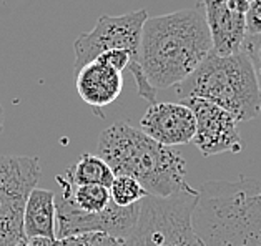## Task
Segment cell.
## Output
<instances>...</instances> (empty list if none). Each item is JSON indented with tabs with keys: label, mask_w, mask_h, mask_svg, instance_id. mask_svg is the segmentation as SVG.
Here are the masks:
<instances>
[{
	"label": "cell",
	"mask_w": 261,
	"mask_h": 246,
	"mask_svg": "<svg viewBox=\"0 0 261 246\" xmlns=\"http://www.w3.org/2000/svg\"><path fill=\"white\" fill-rule=\"evenodd\" d=\"M213 50L201 4L167 15L148 17L140 39L138 64L155 90L176 87Z\"/></svg>",
	"instance_id": "1"
},
{
	"label": "cell",
	"mask_w": 261,
	"mask_h": 246,
	"mask_svg": "<svg viewBox=\"0 0 261 246\" xmlns=\"http://www.w3.org/2000/svg\"><path fill=\"white\" fill-rule=\"evenodd\" d=\"M192 223L203 246H261V180L203 183Z\"/></svg>",
	"instance_id": "2"
},
{
	"label": "cell",
	"mask_w": 261,
	"mask_h": 246,
	"mask_svg": "<svg viewBox=\"0 0 261 246\" xmlns=\"http://www.w3.org/2000/svg\"><path fill=\"white\" fill-rule=\"evenodd\" d=\"M97 151L113 175L135 178L150 197L167 198L188 186L183 156L128 122H117L101 131Z\"/></svg>",
	"instance_id": "3"
},
{
	"label": "cell",
	"mask_w": 261,
	"mask_h": 246,
	"mask_svg": "<svg viewBox=\"0 0 261 246\" xmlns=\"http://www.w3.org/2000/svg\"><path fill=\"white\" fill-rule=\"evenodd\" d=\"M181 100L201 98L226 110L237 122H250L261 113V87L253 62L245 52L210 55L176 85Z\"/></svg>",
	"instance_id": "4"
},
{
	"label": "cell",
	"mask_w": 261,
	"mask_h": 246,
	"mask_svg": "<svg viewBox=\"0 0 261 246\" xmlns=\"http://www.w3.org/2000/svg\"><path fill=\"white\" fill-rule=\"evenodd\" d=\"M198 190L185 186L167 198L146 197L140 201L138 220L126 246H203L193 230L192 216Z\"/></svg>",
	"instance_id": "5"
},
{
	"label": "cell",
	"mask_w": 261,
	"mask_h": 246,
	"mask_svg": "<svg viewBox=\"0 0 261 246\" xmlns=\"http://www.w3.org/2000/svg\"><path fill=\"white\" fill-rule=\"evenodd\" d=\"M146 18H148L146 10L130 12L118 17L101 15L90 32L82 34L73 43L75 70L79 72L82 67L97 60L108 50H126L133 60L128 72H132L135 78L138 93L148 102H153L156 90L148 84L138 64L140 39H142V29Z\"/></svg>",
	"instance_id": "6"
},
{
	"label": "cell",
	"mask_w": 261,
	"mask_h": 246,
	"mask_svg": "<svg viewBox=\"0 0 261 246\" xmlns=\"http://www.w3.org/2000/svg\"><path fill=\"white\" fill-rule=\"evenodd\" d=\"M42 170L37 156L0 155V223L23 231V210Z\"/></svg>",
	"instance_id": "7"
},
{
	"label": "cell",
	"mask_w": 261,
	"mask_h": 246,
	"mask_svg": "<svg viewBox=\"0 0 261 246\" xmlns=\"http://www.w3.org/2000/svg\"><path fill=\"white\" fill-rule=\"evenodd\" d=\"M181 103L187 105L196 118L193 143L203 156L240 153L243 150L238 122L226 110L201 98H187L181 100Z\"/></svg>",
	"instance_id": "8"
},
{
	"label": "cell",
	"mask_w": 261,
	"mask_h": 246,
	"mask_svg": "<svg viewBox=\"0 0 261 246\" xmlns=\"http://www.w3.org/2000/svg\"><path fill=\"white\" fill-rule=\"evenodd\" d=\"M205 12L206 25L212 35L216 55H233L241 52L246 40L248 0H198Z\"/></svg>",
	"instance_id": "9"
},
{
	"label": "cell",
	"mask_w": 261,
	"mask_h": 246,
	"mask_svg": "<svg viewBox=\"0 0 261 246\" xmlns=\"http://www.w3.org/2000/svg\"><path fill=\"white\" fill-rule=\"evenodd\" d=\"M140 130L165 147H178L193 142L196 118L185 103H151L140 122Z\"/></svg>",
	"instance_id": "10"
},
{
	"label": "cell",
	"mask_w": 261,
	"mask_h": 246,
	"mask_svg": "<svg viewBox=\"0 0 261 246\" xmlns=\"http://www.w3.org/2000/svg\"><path fill=\"white\" fill-rule=\"evenodd\" d=\"M75 85L80 98L87 105L93 108H103L120 97L123 90V77L120 72L97 59L77 72Z\"/></svg>",
	"instance_id": "11"
},
{
	"label": "cell",
	"mask_w": 261,
	"mask_h": 246,
	"mask_svg": "<svg viewBox=\"0 0 261 246\" xmlns=\"http://www.w3.org/2000/svg\"><path fill=\"white\" fill-rule=\"evenodd\" d=\"M23 235L32 239H57V205L55 193L35 188L29 195L23 210Z\"/></svg>",
	"instance_id": "12"
},
{
	"label": "cell",
	"mask_w": 261,
	"mask_h": 246,
	"mask_svg": "<svg viewBox=\"0 0 261 246\" xmlns=\"http://www.w3.org/2000/svg\"><path fill=\"white\" fill-rule=\"evenodd\" d=\"M57 183L62 188V198L68 200L79 211L87 214H98L105 211L112 205L110 192L107 186L101 185H84L72 186L63 178L62 175H57Z\"/></svg>",
	"instance_id": "13"
},
{
	"label": "cell",
	"mask_w": 261,
	"mask_h": 246,
	"mask_svg": "<svg viewBox=\"0 0 261 246\" xmlns=\"http://www.w3.org/2000/svg\"><path fill=\"white\" fill-rule=\"evenodd\" d=\"M62 176L72 186L101 185L108 188L115 175L112 173L110 167H108L98 155L85 153V155H82V158L77 163H73Z\"/></svg>",
	"instance_id": "14"
},
{
	"label": "cell",
	"mask_w": 261,
	"mask_h": 246,
	"mask_svg": "<svg viewBox=\"0 0 261 246\" xmlns=\"http://www.w3.org/2000/svg\"><path fill=\"white\" fill-rule=\"evenodd\" d=\"M112 203L120 208H128L140 203L148 197L145 188L135 178L130 176H113V181L108 186Z\"/></svg>",
	"instance_id": "15"
},
{
	"label": "cell",
	"mask_w": 261,
	"mask_h": 246,
	"mask_svg": "<svg viewBox=\"0 0 261 246\" xmlns=\"http://www.w3.org/2000/svg\"><path fill=\"white\" fill-rule=\"evenodd\" d=\"M35 246H126L125 239L113 238L108 235H100V233H93V235H84V236H73L65 239H32Z\"/></svg>",
	"instance_id": "16"
},
{
	"label": "cell",
	"mask_w": 261,
	"mask_h": 246,
	"mask_svg": "<svg viewBox=\"0 0 261 246\" xmlns=\"http://www.w3.org/2000/svg\"><path fill=\"white\" fill-rule=\"evenodd\" d=\"M98 59L103 62V64H107L108 67H112L113 70H117L120 73L128 70L133 64L132 55L126 52V50H108V52L101 53Z\"/></svg>",
	"instance_id": "17"
},
{
	"label": "cell",
	"mask_w": 261,
	"mask_h": 246,
	"mask_svg": "<svg viewBox=\"0 0 261 246\" xmlns=\"http://www.w3.org/2000/svg\"><path fill=\"white\" fill-rule=\"evenodd\" d=\"M246 35H261V0H251L246 10Z\"/></svg>",
	"instance_id": "18"
},
{
	"label": "cell",
	"mask_w": 261,
	"mask_h": 246,
	"mask_svg": "<svg viewBox=\"0 0 261 246\" xmlns=\"http://www.w3.org/2000/svg\"><path fill=\"white\" fill-rule=\"evenodd\" d=\"M241 52L248 53V57L251 59L254 72H256V77L259 81V87H261V40H256V37H246Z\"/></svg>",
	"instance_id": "19"
},
{
	"label": "cell",
	"mask_w": 261,
	"mask_h": 246,
	"mask_svg": "<svg viewBox=\"0 0 261 246\" xmlns=\"http://www.w3.org/2000/svg\"><path fill=\"white\" fill-rule=\"evenodd\" d=\"M22 239H27L23 235V231L12 228L9 225L0 223V246H12Z\"/></svg>",
	"instance_id": "20"
},
{
	"label": "cell",
	"mask_w": 261,
	"mask_h": 246,
	"mask_svg": "<svg viewBox=\"0 0 261 246\" xmlns=\"http://www.w3.org/2000/svg\"><path fill=\"white\" fill-rule=\"evenodd\" d=\"M12 246H35V244H34V241H29V239H22V241H18Z\"/></svg>",
	"instance_id": "21"
},
{
	"label": "cell",
	"mask_w": 261,
	"mask_h": 246,
	"mask_svg": "<svg viewBox=\"0 0 261 246\" xmlns=\"http://www.w3.org/2000/svg\"><path fill=\"white\" fill-rule=\"evenodd\" d=\"M4 130V113H2V108H0V133H2Z\"/></svg>",
	"instance_id": "22"
},
{
	"label": "cell",
	"mask_w": 261,
	"mask_h": 246,
	"mask_svg": "<svg viewBox=\"0 0 261 246\" xmlns=\"http://www.w3.org/2000/svg\"><path fill=\"white\" fill-rule=\"evenodd\" d=\"M248 2H251V0H248Z\"/></svg>",
	"instance_id": "23"
}]
</instances>
